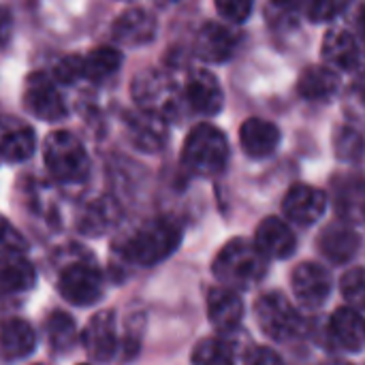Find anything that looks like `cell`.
I'll return each mask as SVG.
<instances>
[{
  "label": "cell",
  "instance_id": "cell-1",
  "mask_svg": "<svg viewBox=\"0 0 365 365\" xmlns=\"http://www.w3.org/2000/svg\"><path fill=\"white\" fill-rule=\"evenodd\" d=\"M182 242V227L173 218H154L143 222L130 235L115 242V252L130 265L152 267L169 259Z\"/></svg>",
  "mask_w": 365,
  "mask_h": 365
},
{
  "label": "cell",
  "instance_id": "cell-2",
  "mask_svg": "<svg viewBox=\"0 0 365 365\" xmlns=\"http://www.w3.org/2000/svg\"><path fill=\"white\" fill-rule=\"evenodd\" d=\"M214 276L235 291L255 287L267 272V257L244 237L227 242L214 259Z\"/></svg>",
  "mask_w": 365,
  "mask_h": 365
},
{
  "label": "cell",
  "instance_id": "cell-3",
  "mask_svg": "<svg viewBox=\"0 0 365 365\" xmlns=\"http://www.w3.org/2000/svg\"><path fill=\"white\" fill-rule=\"evenodd\" d=\"M229 143L222 130L212 124H197L182 148L184 167L201 178H212L227 167Z\"/></svg>",
  "mask_w": 365,
  "mask_h": 365
},
{
  "label": "cell",
  "instance_id": "cell-4",
  "mask_svg": "<svg viewBox=\"0 0 365 365\" xmlns=\"http://www.w3.org/2000/svg\"><path fill=\"white\" fill-rule=\"evenodd\" d=\"M45 167L62 184H79L90 173V158L81 141L68 130L47 135L43 143Z\"/></svg>",
  "mask_w": 365,
  "mask_h": 365
},
{
  "label": "cell",
  "instance_id": "cell-5",
  "mask_svg": "<svg viewBox=\"0 0 365 365\" xmlns=\"http://www.w3.org/2000/svg\"><path fill=\"white\" fill-rule=\"evenodd\" d=\"M133 101L139 109L156 113L165 118L167 122L178 118L182 107V94L178 90V83L171 75H167L160 68H148L141 71L133 79Z\"/></svg>",
  "mask_w": 365,
  "mask_h": 365
},
{
  "label": "cell",
  "instance_id": "cell-6",
  "mask_svg": "<svg viewBox=\"0 0 365 365\" xmlns=\"http://www.w3.org/2000/svg\"><path fill=\"white\" fill-rule=\"evenodd\" d=\"M255 314L259 327L274 342H295L306 331L304 319L282 293H265L263 297H259L255 304Z\"/></svg>",
  "mask_w": 365,
  "mask_h": 365
},
{
  "label": "cell",
  "instance_id": "cell-7",
  "mask_svg": "<svg viewBox=\"0 0 365 365\" xmlns=\"http://www.w3.org/2000/svg\"><path fill=\"white\" fill-rule=\"evenodd\" d=\"M105 280L103 274L86 261H71L60 269L58 291L73 306H90L96 304L103 295Z\"/></svg>",
  "mask_w": 365,
  "mask_h": 365
},
{
  "label": "cell",
  "instance_id": "cell-8",
  "mask_svg": "<svg viewBox=\"0 0 365 365\" xmlns=\"http://www.w3.org/2000/svg\"><path fill=\"white\" fill-rule=\"evenodd\" d=\"M24 105L34 118H38L43 122H58V120L66 118L64 98L58 92L53 79L45 73H30L26 77Z\"/></svg>",
  "mask_w": 365,
  "mask_h": 365
},
{
  "label": "cell",
  "instance_id": "cell-9",
  "mask_svg": "<svg viewBox=\"0 0 365 365\" xmlns=\"http://www.w3.org/2000/svg\"><path fill=\"white\" fill-rule=\"evenodd\" d=\"M81 344L88 355V359L96 364H105L115 357L118 349V325H115V314L111 310H103L94 314L83 334H81Z\"/></svg>",
  "mask_w": 365,
  "mask_h": 365
},
{
  "label": "cell",
  "instance_id": "cell-10",
  "mask_svg": "<svg viewBox=\"0 0 365 365\" xmlns=\"http://www.w3.org/2000/svg\"><path fill=\"white\" fill-rule=\"evenodd\" d=\"M240 41H242V36L235 28H231L227 24H218V21H207L197 32L195 51L201 60L220 64L235 56Z\"/></svg>",
  "mask_w": 365,
  "mask_h": 365
},
{
  "label": "cell",
  "instance_id": "cell-11",
  "mask_svg": "<svg viewBox=\"0 0 365 365\" xmlns=\"http://www.w3.org/2000/svg\"><path fill=\"white\" fill-rule=\"evenodd\" d=\"M182 101L199 115H216L225 105V94L218 79L210 71L199 68L188 75L182 90Z\"/></svg>",
  "mask_w": 365,
  "mask_h": 365
},
{
  "label": "cell",
  "instance_id": "cell-12",
  "mask_svg": "<svg viewBox=\"0 0 365 365\" xmlns=\"http://www.w3.org/2000/svg\"><path fill=\"white\" fill-rule=\"evenodd\" d=\"M124 126H126V135L130 139V143L141 150V152H158L165 148L167 139H169V128H167V120L137 109V111H128L124 115Z\"/></svg>",
  "mask_w": 365,
  "mask_h": 365
},
{
  "label": "cell",
  "instance_id": "cell-13",
  "mask_svg": "<svg viewBox=\"0 0 365 365\" xmlns=\"http://www.w3.org/2000/svg\"><path fill=\"white\" fill-rule=\"evenodd\" d=\"M284 216L302 227H310L323 218L327 212V197L323 190L308 186V184H295L289 188L284 201H282Z\"/></svg>",
  "mask_w": 365,
  "mask_h": 365
},
{
  "label": "cell",
  "instance_id": "cell-14",
  "mask_svg": "<svg viewBox=\"0 0 365 365\" xmlns=\"http://www.w3.org/2000/svg\"><path fill=\"white\" fill-rule=\"evenodd\" d=\"M158 21L145 9L124 11L111 26V38L126 47H143L156 38Z\"/></svg>",
  "mask_w": 365,
  "mask_h": 365
},
{
  "label": "cell",
  "instance_id": "cell-15",
  "mask_svg": "<svg viewBox=\"0 0 365 365\" xmlns=\"http://www.w3.org/2000/svg\"><path fill=\"white\" fill-rule=\"evenodd\" d=\"M293 291L304 306L319 308L331 293V276L323 265L306 261L293 272Z\"/></svg>",
  "mask_w": 365,
  "mask_h": 365
},
{
  "label": "cell",
  "instance_id": "cell-16",
  "mask_svg": "<svg viewBox=\"0 0 365 365\" xmlns=\"http://www.w3.org/2000/svg\"><path fill=\"white\" fill-rule=\"evenodd\" d=\"M36 150V135L30 124L15 115H0V156L11 163L28 160Z\"/></svg>",
  "mask_w": 365,
  "mask_h": 365
},
{
  "label": "cell",
  "instance_id": "cell-17",
  "mask_svg": "<svg viewBox=\"0 0 365 365\" xmlns=\"http://www.w3.org/2000/svg\"><path fill=\"white\" fill-rule=\"evenodd\" d=\"M207 317L220 334H231L240 329L244 319V302L240 293L225 284L212 289L207 295Z\"/></svg>",
  "mask_w": 365,
  "mask_h": 365
},
{
  "label": "cell",
  "instance_id": "cell-18",
  "mask_svg": "<svg viewBox=\"0 0 365 365\" xmlns=\"http://www.w3.org/2000/svg\"><path fill=\"white\" fill-rule=\"evenodd\" d=\"M359 246H361V235L357 233V229H353L351 222H334L325 227L319 237V248L323 257L334 265H344L351 259H355Z\"/></svg>",
  "mask_w": 365,
  "mask_h": 365
},
{
  "label": "cell",
  "instance_id": "cell-19",
  "mask_svg": "<svg viewBox=\"0 0 365 365\" xmlns=\"http://www.w3.org/2000/svg\"><path fill=\"white\" fill-rule=\"evenodd\" d=\"M255 246L267 259H289L297 250V237L284 220L269 216L259 225Z\"/></svg>",
  "mask_w": 365,
  "mask_h": 365
},
{
  "label": "cell",
  "instance_id": "cell-20",
  "mask_svg": "<svg viewBox=\"0 0 365 365\" xmlns=\"http://www.w3.org/2000/svg\"><path fill=\"white\" fill-rule=\"evenodd\" d=\"M329 342L346 353H361L364 349V321L357 308H338L327 323Z\"/></svg>",
  "mask_w": 365,
  "mask_h": 365
},
{
  "label": "cell",
  "instance_id": "cell-21",
  "mask_svg": "<svg viewBox=\"0 0 365 365\" xmlns=\"http://www.w3.org/2000/svg\"><path fill=\"white\" fill-rule=\"evenodd\" d=\"M323 60L336 71H355L361 64L357 38L344 28H331L323 38Z\"/></svg>",
  "mask_w": 365,
  "mask_h": 365
},
{
  "label": "cell",
  "instance_id": "cell-22",
  "mask_svg": "<svg viewBox=\"0 0 365 365\" xmlns=\"http://www.w3.org/2000/svg\"><path fill=\"white\" fill-rule=\"evenodd\" d=\"M36 336L21 319H6L0 323V359L19 361L34 353Z\"/></svg>",
  "mask_w": 365,
  "mask_h": 365
},
{
  "label": "cell",
  "instance_id": "cell-23",
  "mask_svg": "<svg viewBox=\"0 0 365 365\" xmlns=\"http://www.w3.org/2000/svg\"><path fill=\"white\" fill-rule=\"evenodd\" d=\"M240 141L248 156L265 158L276 152V148L280 143V130L276 124H272L263 118H250L240 128Z\"/></svg>",
  "mask_w": 365,
  "mask_h": 365
},
{
  "label": "cell",
  "instance_id": "cell-24",
  "mask_svg": "<svg viewBox=\"0 0 365 365\" xmlns=\"http://www.w3.org/2000/svg\"><path fill=\"white\" fill-rule=\"evenodd\" d=\"M297 90L306 101L325 103V101H329V98H334L338 94L340 75L331 66L312 64V66L304 68V73L299 77V83H297Z\"/></svg>",
  "mask_w": 365,
  "mask_h": 365
},
{
  "label": "cell",
  "instance_id": "cell-25",
  "mask_svg": "<svg viewBox=\"0 0 365 365\" xmlns=\"http://www.w3.org/2000/svg\"><path fill=\"white\" fill-rule=\"evenodd\" d=\"M36 282V272L24 255L0 257V293H24Z\"/></svg>",
  "mask_w": 365,
  "mask_h": 365
},
{
  "label": "cell",
  "instance_id": "cell-26",
  "mask_svg": "<svg viewBox=\"0 0 365 365\" xmlns=\"http://www.w3.org/2000/svg\"><path fill=\"white\" fill-rule=\"evenodd\" d=\"M122 66V51L115 47H96L81 56V75L94 83L107 81Z\"/></svg>",
  "mask_w": 365,
  "mask_h": 365
},
{
  "label": "cell",
  "instance_id": "cell-27",
  "mask_svg": "<svg viewBox=\"0 0 365 365\" xmlns=\"http://www.w3.org/2000/svg\"><path fill=\"white\" fill-rule=\"evenodd\" d=\"M120 212L111 199H96L86 205L79 218V231L86 235H103L109 227L115 225Z\"/></svg>",
  "mask_w": 365,
  "mask_h": 365
},
{
  "label": "cell",
  "instance_id": "cell-28",
  "mask_svg": "<svg viewBox=\"0 0 365 365\" xmlns=\"http://www.w3.org/2000/svg\"><path fill=\"white\" fill-rule=\"evenodd\" d=\"M45 334H47V342H49L51 351H56V353H68L79 340L75 321L71 319V314L60 312V310L49 314V319L45 323Z\"/></svg>",
  "mask_w": 365,
  "mask_h": 365
},
{
  "label": "cell",
  "instance_id": "cell-29",
  "mask_svg": "<svg viewBox=\"0 0 365 365\" xmlns=\"http://www.w3.org/2000/svg\"><path fill=\"white\" fill-rule=\"evenodd\" d=\"M334 143H336V154L342 160H346V163H359L361 160V154H364V137H361V133L355 126L346 124V126L338 128Z\"/></svg>",
  "mask_w": 365,
  "mask_h": 365
},
{
  "label": "cell",
  "instance_id": "cell-30",
  "mask_svg": "<svg viewBox=\"0 0 365 365\" xmlns=\"http://www.w3.org/2000/svg\"><path fill=\"white\" fill-rule=\"evenodd\" d=\"M340 291L344 295V299L361 310L364 308V297H365V284H364V269L361 267H353L351 272L344 274L342 282H340Z\"/></svg>",
  "mask_w": 365,
  "mask_h": 365
},
{
  "label": "cell",
  "instance_id": "cell-31",
  "mask_svg": "<svg viewBox=\"0 0 365 365\" xmlns=\"http://www.w3.org/2000/svg\"><path fill=\"white\" fill-rule=\"evenodd\" d=\"M26 250H28V244H26L24 235L4 216H0V257L24 255Z\"/></svg>",
  "mask_w": 365,
  "mask_h": 365
},
{
  "label": "cell",
  "instance_id": "cell-32",
  "mask_svg": "<svg viewBox=\"0 0 365 365\" xmlns=\"http://www.w3.org/2000/svg\"><path fill=\"white\" fill-rule=\"evenodd\" d=\"M218 13L231 24H244L255 6V0H214Z\"/></svg>",
  "mask_w": 365,
  "mask_h": 365
},
{
  "label": "cell",
  "instance_id": "cell-33",
  "mask_svg": "<svg viewBox=\"0 0 365 365\" xmlns=\"http://www.w3.org/2000/svg\"><path fill=\"white\" fill-rule=\"evenodd\" d=\"M51 79L60 83H75L83 79L81 75V56H64L53 64V75Z\"/></svg>",
  "mask_w": 365,
  "mask_h": 365
},
{
  "label": "cell",
  "instance_id": "cell-34",
  "mask_svg": "<svg viewBox=\"0 0 365 365\" xmlns=\"http://www.w3.org/2000/svg\"><path fill=\"white\" fill-rule=\"evenodd\" d=\"M346 0H308V17L312 21H331L342 9Z\"/></svg>",
  "mask_w": 365,
  "mask_h": 365
},
{
  "label": "cell",
  "instance_id": "cell-35",
  "mask_svg": "<svg viewBox=\"0 0 365 365\" xmlns=\"http://www.w3.org/2000/svg\"><path fill=\"white\" fill-rule=\"evenodd\" d=\"M282 359H280V355L276 353V351H272V349H259V346H255V351H252V355H250V359H248V364H257V365H269V364H280Z\"/></svg>",
  "mask_w": 365,
  "mask_h": 365
},
{
  "label": "cell",
  "instance_id": "cell-36",
  "mask_svg": "<svg viewBox=\"0 0 365 365\" xmlns=\"http://www.w3.org/2000/svg\"><path fill=\"white\" fill-rule=\"evenodd\" d=\"M11 30H13V17L4 6H0V47L11 38Z\"/></svg>",
  "mask_w": 365,
  "mask_h": 365
},
{
  "label": "cell",
  "instance_id": "cell-37",
  "mask_svg": "<svg viewBox=\"0 0 365 365\" xmlns=\"http://www.w3.org/2000/svg\"><path fill=\"white\" fill-rule=\"evenodd\" d=\"M274 4L282 11H295L304 4V0H274Z\"/></svg>",
  "mask_w": 365,
  "mask_h": 365
}]
</instances>
